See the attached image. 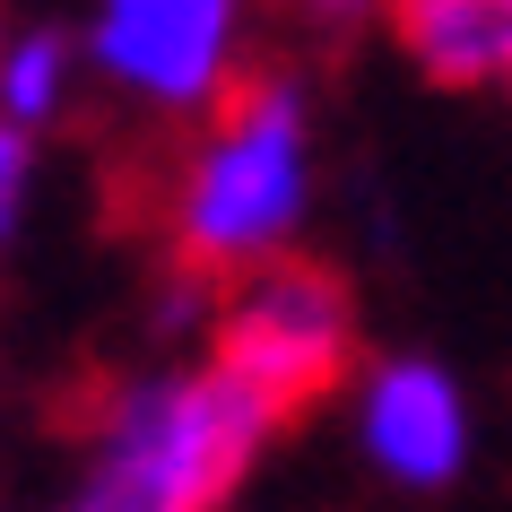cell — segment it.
<instances>
[{
  "label": "cell",
  "instance_id": "cell-1",
  "mask_svg": "<svg viewBox=\"0 0 512 512\" xmlns=\"http://www.w3.org/2000/svg\"><path fill=\"white\" fill-rule=\"evenodd\" d=\"M278 417L243 374L217 356L131 365L79 408V478L70 504L87 512H209L243 495V478L270 460Z\"/></svg>",
  "mask_w": 512,
  "mask_h": 512
},
{
  "label": "cell",
  "instance_id": "cell-2",
  "mask_svg": "<svg viewBox=\"0 0 512 512\" xmlns=\"http://www.w3.org/2000/svg\"><path fill=\"white\" fill-rule=\"evenodd\" d=\"M313 217V105L287 70H243L157 183L165 261L191 278H235L270 252H296Z\"/></svg>",
  "mask_w": 512,
  "mask_h": 512
},
{
  "label": "cell",
  "instance_id": "cell-3",
  "mask_svg": "<svg viewBox=\"0 0 512 512\" xmlns=\"http://www.w3.org/2000/svg\"><path fill=\"white\" fill-rule=\"evenodd\" d=\"M209 356L243 374L278 417H304L356 374V287L330 261L270 252L252 270L217 278Z\"/></svg>",
  "mask_w": 512,
  "mask_h": 512
},
{
  "label": "cell",
  "instance_id": "cell-4",
  "mask_svg": "<svg viewBox=\"0 0 512 512\" xmlns=\"http://www.w3.org/2000/svg\"><path fill=\"white\" fill-rule=\"evenodd\" d=\"M252 0H87L79 61L113 105L148 122H200L243 79Z\"/></svg>",
  "mask_w": 512,
  "mask_h": 512
},
{
  "label": "cell",
  "instance_id": "cell-5",
  "mask_svg": "<svg viewBox=\"0 0 512 512\" xmlns=\"http://www.w3.org/2000/svg\"><path fill=\"white\" fill-rule=\"evenodd\" d=\"M356 452L382 486L400 495H443L460 486L478 426H469V391H460L434 356H382L356 374Z\"/></svg>",
  "mask_w": 512,
  "mask_h": 512
},
{
  "label": "cell",
  "instance_id": "cell-6",
  "mask_svg": "<svg viewBox=\"0 0 512 512\" xmlns=\"http://www.w3.org/2000/svg\"><path fill=\"white\" fill-rule=\"evenodd\" d=\"M400 61L434 87L512 79V0H382Z\"/></svg>",
  "mask_w": 512,
  "mask_h": 512
},
{
  "label": "cell",
  "instance_id": "cell-7",
  "mask_svg": "<svg viewBox=\"0 0 512 512\" xmlns=\"http://www.w3.org/2000/svg\"><path fill=\"white\" fill-rule=\"evenodd\" d=\"M87 61H79V35L70 27H0V122H18V131H53L70 96H79Z\"/></svg>",
  "mask_w": 512,
  "mask_h": 512
},
{
  "label": "cell",
  "instance_id": "cell-8",
  "mask_svg": "<svg viewBox=\"0 0 512 512\" xmlns=\"http://www.w3.org/2000/svg\"><path fill=\"white\" fill-rule=\"evenodd\" d=\"M27 209H35V131L0 122V243L27 226Z\"/></svg>",
  "mask_w": 512,
  "mask_h": 512
},
{
  "label": "cell",
  "instance_id": "cell-9",
  "mask_svg": "<svg viewBox=\"0 0 512 512\" xmlns=\"http://www.w3.org/2000/svg\"><path fill=\"white\" fill-rule=\"evenodd\" d=\"M287 9H304V18H322V27H348V18L365 9V0H287Z\"/></svg>",
  "mask_w": 512,
  "mask_h": 512
}]
</instances>
